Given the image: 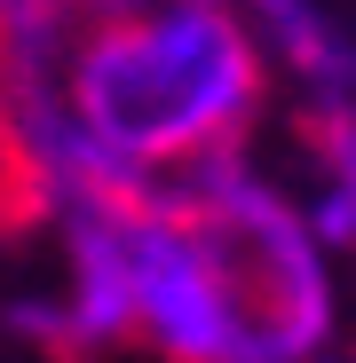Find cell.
<instances>
[{
	"label": "cell",
	"instance_id": "obj_1",
	"mask_svg": "<svg viewBox=\"0 0 356 363\" xmlns=\"http://www.w3.org/2000/svg\"><path fill=\"white\" fill-rule=\"evenodd\" d=\"M72 135L80 166L103 174H174L230 166L269 103V72L254 32L222 0H166L135 9L111 0L72 40Z\"/></svg>",
	"mask_w": 356,
	"mask_h": 363
},
{
	"label": "cell",
	"instance_id": "obj_2",
	"mask_svg": "<svg viewBox=\"0 0 356 363\" xmlns=\"http://www.w3.org/2000/svg\"><path fill=\"white\" fill-rule=\"evenodd\" d=\"M103 9H111V0H103Z\"/></svg>",
	"mask_w": 356,
	"mask_h": 363
}]
</instances>
